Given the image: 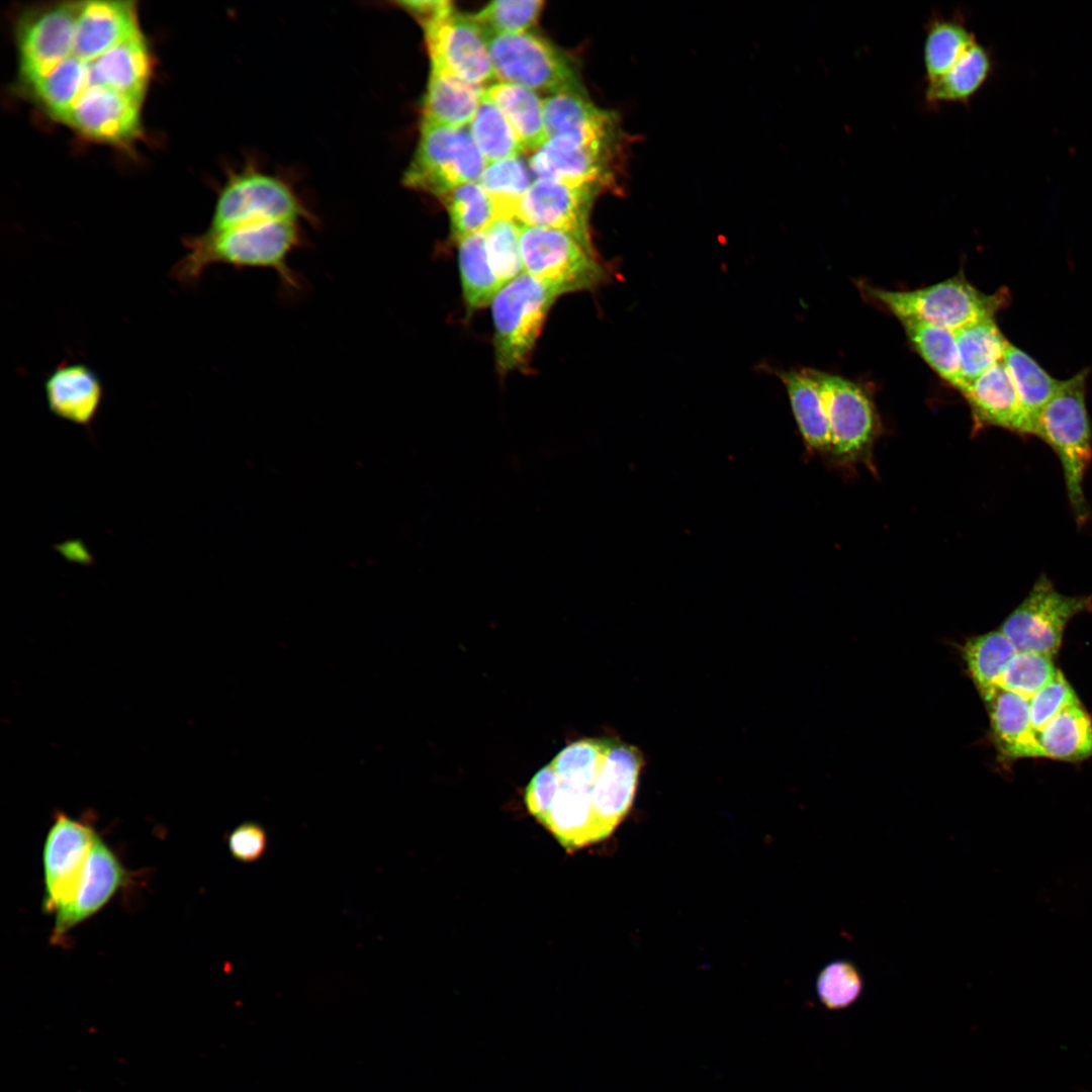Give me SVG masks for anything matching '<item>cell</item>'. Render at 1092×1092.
I'll return each instance as SVG.
<instances>
[{
	"label": "cell",
	"instance_id": "cell-1",
	"mask_svg": "<svg viewBox=\"0 0 1092 1092\" xmlns=\"http://www.w3.org/2000/svg\"><path fill=\"white\" fill-rule=\"evenodd\" d=\"M642 764L618 739L574 741L530 780L526 807L567 851L602 841L629 812Z\"/></svg>",
	"mask_w": 1092,
	"mask_h": 1092
},
{
	"label": "cell",
	"instance_id": "cell-2",
	"mask_svg": "<svg viewBox=\"0 0 1092 1092\" xmlns=\"http://www.w3.org/2000/svg\"><path fill=\"white\" fill-rule=\"evenodd\" d=\"M187 250L172 268L180 284L194 286L214 264L236 268H265L277 273L284 286L298 289L300 282L288 259L303 243L298 222L275 220L248 223L217 232L207 231L182 241Z\"/></svg>",
	"mask_w": 1092,
	"mask_h": 1092
},
{
	"label": "cell",
	"instance_id": "cell-3",
	"mask_svg": "<svg viewBox=\"0 0 1092 1092\" xmlns=\"http://www.w3.org/2000/svg\"><path fill=\"white\" fill-rule=\"evenodd\" d=\"M1088 370L1061 380L1040 414L1035 437L1056 453L1062 466L1070 507L1078 525L1087 522L1090 510L1084 479L1092 460V428L1086 405Z\"/></svg>",
	"mask_w": 1092,
	"mask_h": 1092
},
{
	"label": "cell",
	"instance_id": "cell-4",
	"mask_svg": "<svg viewBox=\"0 0 1092 1092\" xmlns=\"http://www.w3.org/2000/svg\"><path fill=\"white\" fill-rule=\"evenodd\" d=\"M869 293L900 322L917 321L957 331L995 314L1009 301L1006 290L987 294L959 274L939 283L907 291L869 288Z\"/></svg>",
	"mask_w": 1092,
	"mask_h": 1092
},
{
	"label": "cell",
	"instance_id": "cell-5",
	"mask_svg": "<svg viewBox=\"0 0 1092 1092\" xmlns=\"http://www.w3.org/2000/svg\"><path fill=\"white\" fill-rule=\"evenodd\" d=\"M557 293L527 273L505 284L491 301L495 366L500 374L524 369Z\"/></svg>",
	"mask_w": 1092,
	"mask_h": 1092
},
{
	"label": "cell",
	"instance_id": "cell-6",
	"mask_svg": "<svg viewBox=\"0 0 1092 1092\" xmlns=\"http://www.w3.org/2000/svg\"><path fill=\"white\" fill-rule=\"evenodd\" d=\"M627 140L624 130L597 138L554 136L534 152L529 167L537 179L585 185L603 192L618 186Z\"/></svg>",
	"mask_w": 1092,
	"mask_h": 1092
},
{
	"label": "cell",
	"instance_id": "cell-7",
	"mask_svg": "<svg viewBox=\"0 0 1092 1092\" xmlns=\"http://www.w3.org/2000/svg\"><path fill=\"white\" fill-rule=\"evenodd\" d=\"M486 166L469 129L422 123L403 183L440 198L455 187L477 182Z\"/></svg>",
	"mask_w": 1092,
	"mask_h": 1092
},
{
	"label": "cell",
	"instance_id": "cell-8",
	"mask_svg": "<svg viewBox=\"0 0 1092 1092\" xmlns=\"http://www.w3.org/2000/svg\"><path fill=\"white\" fill-rule=\"evenodd\" d=\"M494 77L531 90L584 93L574 66L540 35L521 32L486 37Z\"/></svg>",
	"mask_w": 1092,
	"mask_h": 1092
},
{
	"label": "cell",
	"instance_id": "cell-9",
	"mask_svg": "<svg viewBox=\"0 0 1092 1092\" xmlns=\"http://www.w3.org/2000/svg\"><path fill=\"white\" fill-rule=\"evenodd\" d=\"M524 272L559 296L593 289L606 277L594 250L558 230L521 226Z\"/></svg>",
	"mask_w": 1092,
	"mask_h": 1092
},
{
	"label": "cell",
	"instance_id": "cell-10",
	"mask_svg": "<svg viewBox=\"0 0 1092 1092\" xmlns=\"http://www.w3.org/2000/svg\"><path fill=\"white\" fill-rule=\"evenodd\" d=\"M1091 610L1092 597L1063 595L1042 573L1003 622L1000 631L1017 652L1032 651L1053 657L1059 651L1069 621Z\"/></svg>",
	"mask_w": 1092,
	"mask_h": 1092
},
{
	"label": "cell",
	"instance_id": "cell-11",
	"mask_svg": "<svg viewBox=\"0 0 1092 1092\" xmlns=\"http://www.w3.org/2000/svg\"><path fill=\"white\" fill-rule=\"evenodd\" d=\"M306 209L281 180L256 171L233 177L219 193L207 231L266 221L298 222Z\"/></svg>",
	"mask_w": 1092,
	"mask_h": 1092
},
{
	"label": "cell",
	"instance_id": "cell-12",
	"mask_svg": "<svg viewBox=\"0 0 1092 1092\" xmlns=\"http://www.w3.org/2000/svg\"><path fill=\"white\" fill-rule=\"evenodd\" d=\"M422 27L432 69L482 87L495 78L485 34L472 15L451 2Z\"/></svg>",
	"mask_w": 1092,
	"mask_h": 1092
},
{
	"label": "cell",
	"instance_id": "cell-13",
	"mask_svg": "<svg viewBox=\"0 0 1092 1092\" xmlns=\"http://www.w3.org/2000/svg\"><path fill=\"white\" fill-rule=\"evenodd\" d=\"M97 836L89 824L57 814L42 851L47 912L56 913L72 901Z\"/></svg>",
	"mask_w": 1092,
	"mask_h": 1092
},
{
	"label": "cell",
	"instance_id": "cell-14",
	"mask_svg": "<svg viewBox=\"0 0 1092 1092\" xmlns=\"http://www.w3.org/2000/svg\"><path fill=\"white\" fill-rule=\"evenodd\" d=\"M81 2L36 8L18 23L20 72L26 83L73 56L75 26Z\"/></svg>",
	"mask_w": 1092,
	"mask_h": 1092
},
{
	"label": "cell",
	"instance_id": "cell-15",
	"mask_svg": "<svg viewBox=\"0 0 1092 1092\" xmlns=\"http://www.w3.org/2000/svg\"><path fill=\"white\" fill-rule=\"evenodd\" d=\"M600 193L590 186L536 179L523 196L516 219L526 225L561 231L594 250L589 213Z\"/></svg>",
	"mask_w": 1092,
	"mask_h": 1092
},
{
	"label": "cell",
	"instance_id": "cell-16",
	"mask_svg": "<svg viewBox=\"0 0 1092 1092\" xmlns=\"http://www.w3.org/2000/svg\"><path fill=\"white\" fill-rule=\"evenodd\" d=\"M822 394L830 430V450L841 459L860 454L871 443L876 429L873 402L856 383L810 369Z\"/></svg>",
	"mask_w": 1092,
	"mask_h": 1092
},
{
	"label": "cell",
	"instance_id": "cell-17",
	"mask_svg": "<svg viewBox=\"0 0 1092 1092\" xmlns=\"http://www.w3.org/2000/svg\"><path fill=\"white\" fill-rule=\"evenodd\" d=\"M141 101L100 85H89L65 120L80 134L124 145L140 134Z\"/></svg>",
	"mask_w": 1092,
	"mask_h": 1092
},
{
	"label": "cell",
	"instance_id": "cell-18",
	"mask_svg": "<svg viewBox=\"0 0 1092 1092\" xmlns=\"http://www.w3.org/2000/svg\"><path fill=\"white\" fill-rule=\"evenodd\" d=\"M124 880L125 872L119 859L97 836L74 898L55 913L52 940L58 942L72 928L98 912L122 886Z\"/></svg>",
	"mask_w": 1092,
	"mask_h": 1092
},
{
	"label": "cell",
	"instance_id": "cell-19",
	"mask_svg": "<svg viewBox=\"0 0 1092 1092\" xmlns=\"http://www.w3.org/2000/svg\"><path fill=\"white\" fill-rule=\"evenodd\" d=\"M135 3L81 2L76 20L73 56L89 63L140 32Z\"/></svg>",
	"mask_w": 1092,
	"mask_h": 1092
},
{
	"label": "cell",
	"instance_id": "cell-20",
	"mask_svg": "<svg viewBox=\"0 0 1092 1092\" xmlns=\"http://www.w3.org/2000/svg\"><path fill=\"white\" fill-rule=\"evenodd\" d=\"M49 411L57 418L90 427L103 399L98 375L82 363L60 364L44 381Z\"/></svg>",
	"mask_w": 1092,
	"mask_h": 1092
},
{
	"label": "cell",
	"instance_id": "cell-21",
	"mask_svg": "<svg viewBox=\"0 0 1092 1092\" xmlns=\"http://www.w3.org/2000/svg\"><path fill=\"white\" fill-rule=\"evenodd\" d=\"M981 697L990 717L994 744L1003 760L1040 757L1029 700L996 685Z\"/></svg>",
	"mask_w": 1092,
	"mask_h": 1092
},
{
	"label": "cell",
	"instance_id": "cell-22",
	"mask_svg": "<svg viewBox=\"0 0 1092 1092\" xmlns=\"http://www.w3.org/2000/svg\"><path fill=\"white\" fill-rule=\"evenodd\" d=\"M90 85H100L142 102L152 74V56L142 32L88 63Z\"/></svg>",
	"mask_w": 1092,
	"mask_h": 1092
},
{
	"label": "cell",
	"instance_id": "cell-23",
	"mask_svg": "<svg viewBox=\"0 0 1092 1092\" xmlns=\"http://www.w3.org/2000/svg\"><path fill=\"white\" fill-rule=\"evenodd\" d=\"M543 119L548 140L558 135L596 138L622 128L615 112L596 106L584 93H558L543 101Z\"/></svg>",
	"mask_w": 1092,
	"mask_h": 1092
},
{
	"label": "cell",
	"instance_id": "cell-24",
	"mask_svg": "<svg viewBox=\"0 0 1092 1092\" xmlns=\"http://www.w3.org/2000/svg\"><path fill=\"white\" fill-rule=\"evenodd\" d=\"M483 90L482 86L431 68L422 107V123L463 128L471 122Z\"/></svg>",
	"mask_w": 1092,
	"mask_h": 1092
},
{
	"label": "cell",
	"instance_id": "cell-25",
	"mask_svg": "<svg viewBox=\"0 0 1092 1092\" xmlns=\"http://www.w3.org/2000/svg\"><path fill=\"white\" fill-rule=\"evenodd\" d=\"M1003 361L1010 373L1019 404L1017 434L1035 436L1041 412L1061 380L1050 375L1031 356L1008 343Z\"/></svg>",
	"mask_w": 1092,
	"mask_h": 1092
},
{
	"label": "cell",
	"instance_id": "cell-26",
	"mask_svg": "<svg viewBox=\"0 0 1092 1092\" xmlns=\"http://www.w3.org/2000/svg\"><path fill=\"white\" fill-rule=\"evenodd\" d=\"M976 420L983 425L995 426L1017 433L1019 404L1013 381L1004 363L1000 361L963 392Z\"/></svg>",
	"mask_w": 1092,
	"mask_h": 1092
},
{
	"label": "cell",
	"instance_id": "cell-27",
	"mask_svg": "<svg viewBox=\"0 0 1092 1092\" xmlns=\"http://www.w3.org/2000/svg\"><path fill=\"white\" fill-rule=\"evenodd\" d=\"M785 384L794 418L809 448L830 450V430L825 403L810 369L778 373Z\"/></svg>",
	"mask_w": 1092,
	"mask_h": 1092
},
{
	"label": "cell",
	"instance_id": "cell-28",
	"mask_svg": "<svg viewBox=\"0 0 1092 1092\" xmlns=\"http://www.w3.org/2000/svg\"><path fill=\"white\" fill-rule=\"evenodd\" d=\"M992 67L989 51L976 41L944 74L926 82L925 102L968 104L988 80Z\"/></svg>",
	"mask_w": 1092,
	"mask_h": 1092
},
{
	"label": "cell",
	"instance_id": "cell-29",
	"mask_svg": "<svg viewBox=\"0 0 1092 1092\" xmlns=\"http://www.w3.org/2000/svg\"><path fill=\"white\" fill-rule=\"evenodd\" d=\"M482 96L504 112L524 151L536 152L548 141L543 119V101L533 90L500 82L484 88Z\"/></svg>",
	"mask_w": 1092,
	"mask_h": 1092
},
{
	"label": "cell",
	"instance_id": "cell-30",
	"mask_svg": "<svg viewBox=\"0 0 1092 1092\" xmlns=\"http://www.w3.org/2000/svg\"><path fill=\"white\" fill-rule=\"evenodd\" d=\"M1040 757L1080 761L1092 757V720L1081 702L1035 731Z\"/></svg>",
	"mask_w": 1092,
	"mask_h": 1092
},
{
	"label": "cell",
	"instance_id": "cell-31",
	"mask_svg": "<svg viewBox=\"0 0 1092 1092\" xmlns=\"http://www.w3.org/2000/svg\"><path fill=\"white\" fill-rule=\"evenodd\" d=\"M977 41L962 15L931 16L925 24V83L944 74Z\"/></svg>",
	"mask_w": 1092,
	"mask_h": 1092
},
{
	"label": "cell",
	"instance_id": "cell-32",
	"mask_svg": "<svg viewBox=\"0 0 1092 1092\" xmlns=\"http://www.w3.org/2000/svg\"><path fill=\"white\" fill-rule=\"evenodd\" d=\"M457 245L462 294L467 312L472 313L489 305L503 286L486 253L484 231L460 240Z\"/></svg>",
	"mask_w": 1092,
	"mask_h": 1092
},
{
	"label": "cell",
	"instance_id": "cell-33",
	"mask_svg": "<svg viewBox=\"0 0 1092 1092\" xmlns=\"http://www.w3.org/2000/svg\"><path fill=\"white\" fill-rule=\"evenodd\" d=\"M28 85L48 112L65 122L73 104L90 85L89 65L71 56Z\"/></svg>",
	"mask_w": 1092,
	"mask_h": 1092
},
{
	"label": "cell",
	"instance_id": "cell-34",
	"mask_svg": "<svg viewBox=\"0 0 1092 1092\" xmlns=\"http://www.w3.org/2000/svg\"><path fill=\"white\" fill-rule=\"evenodd\" d=\"M905 333L924 361L946 382L962 393L966 384L962 375L954 331L917 321H901Z\"/></svg>",
	"mask_w": 1092,
	"mask_h": 1092
},
{
	"label": "cell",
	"instance_id": "cell-35",
	"mask_svg": "<svg viewBox=\"0 0 1092 1092\" xmlns=\"http://www.w3.org/2000/svg\"><path fill=\"white\" fill-rule=\"evenodd\" d=\"M954 334L967 389L984 372L1003 360L1009 342L994 318L976 322L954 331Z\"/></svg>",
	"mask_w": 1092,
	"mask_h": 1092
},
{
	"label": "cell",
	"instance_id": "cell-36",
	"mask_svg": "<svg viewBox=\"0 0 1092 1092\" xmlns=\"http://www.w3.org/2000/svg\"><path fill=\"white\" fill-rule=\"evenodd\" d=\"M439 199L448 211L451 238L456 243L485 231L497 218L491 199L478 181L455 187Z\"/></svg>",
	"mask_w": 1092,
	"mask_h": 1092
},
{
	"label": "cell",
	"instance_id": "cell-37",
	"mask_svg": "<svg viewBox=\"0 0 1092 1092\" xmlns=\"http://www.w3.org/2000/svg\"><path fill=\"white\" fill-rule=\"evenodd\" d=\"M962 652L971 678L981 695L996 685L1017 650L997 630L970 638Z\"/></svg>",
	"mask_w": 1092,
	"mask_h": 1092
},
{
	"label": "cell",
	"instance_id": "cell-38",
	"mask_svg": "<svg viewBox=\"0 0 1092 1092\" xmlns=\"http://www.w3.org/2000/svg\"><path fill=\"white\" fill-rule=\"evenodd\" d=\"M469 131L487 164L517 157L524 148L504 112L482 96Z\"/></svg>",
	"mask_w": 1092,
	"mask_h": 1092
},
{
	"label": "cell",
	"instance_id": "cell-39",
	"mask_svg": "<svg viewBox=\"0 0 1092 1092\" xmlns=\"http://www.w3.org/2000/svg\"><path fill=\"white\" fill-rule=\"evenodd\" d=\"M478 182L491 199L497 218H516L519 204L532 184L527 166L518 156L487 164Z\"/></svg>",
	"mask_w": 1092,
	"mask_h": 1092
},
{
	"label": "cell",
	"instance_id": "cell-40",
	"mask_svg": "<svg viewBox=\"0 0 1092 1092\" xmlns=\"http://www.w3.org/2000/svg\"><path fill=\"white\" fill-rule=\"evenodd\" d=\"M521 226L516 218L498 217L484 231L486 253L502 286L524 273Z\"/></svg>",
	"mask_w": 1092,
	"mask_h": 1092
},
{
	"label": "cell",
	"instance_id": "cell-41",
	"mask_svg": "<svg viewBox=\"0 0 1092 1092\" xmlns=\"http://www.w3.org/2000/svg\"><path fill=\"white\" fill-rule=\"evenodd\" d=\"M1058 670L1052 656L1021 651L1011 659L996 686L1030 700L1055 677Z\"/></svg>",
	"mask_w": 1092,
	"mask_h": 1092
},
{
	"label": "cell",
	"instance_id": "cell-42",
	"mask_svg": "<svg viewBox=\"0 0 1092 1092\" xmlns=\"http://www.w3.org/2000/svg\"><path fill=\"white\" fill-rule=\"evenodd\" d=\"M544 2L540 0H498L488 3L472 15L485 37L495 34L521 33L538 19Z\"/></svg>",
	"mask_w": 1092,
	"mask_h": 1092
},
{
	"label": "cell",
	"instance_id": "cell-43",
	"mask_svg": "<svg viewBox=\"0 0 1092 1092\" xmlns=\"http://www.w3.org/2000/svg\"><path fill=\"white\" fill-rule=\"evenodd\" d=\"M862 989L860 972L847 960H835L827 964L816 981L819 1000L829 1010L848 1008L858 1000Z\"/></svg>",
	"mask_w": 1092,
	"mask_h": 1092
},
{
	"label": "cell",
	"instance_id": "cell-44",
	"mask_svg": "<svg viewBox=\"0 0 1092 1092\" xmlns=\"http://www.w3.org/2000/svg\"><path fill=\"white\" fill-rule=\"evenodd\" d=\"M1080 703L1074 689L1061 670L1030 700V721L1035 731L1041 730L1068 707Z\"/></svg>",
	"mask_w": 1092,
	"mask_h": 1092
},
{
	"label": "cell",
	"instance_id": "cell-45",
	"mask_svg": "<svg viewBox=\"0 0 1092 1092\" xmlns=\"http://www.w3.org/2000/svg\"><path fill=\"white\" fill-rule=\"evenodd\" d=\"M267 833L259 823L249 821L237 826L228 836L232 856L241 862L258 860L267 848Z\"/></svg>",
	"mask_w": 1092,
	"mask_h": 1092
}]
</instances>
